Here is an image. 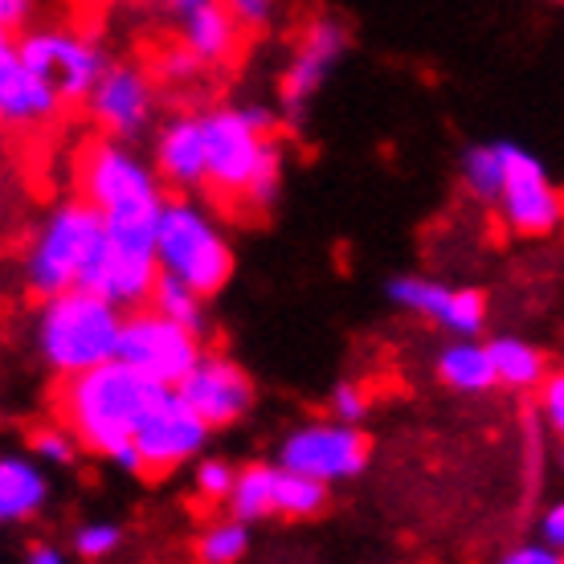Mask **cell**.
<instances>
[{"label":"cell","mask_w":564,"mask_h":564,"mask_svg":"<svg viewBox=\"0 0 564 564\" xmlns=\"http://www.w3.org/2000/svg\"><path fill=\"white\" fill-rule=\"evenodd\" d=\"M169 393L172 384L155 381V377L115 356V360H102L86 372L62 377L54 405L62 425H70L86 451L111 458L128 475H143L135 430Z\"/></svg>","instance_id":"1"},{"label":"cell","mask_w":564,"mask_h":564,"mask_svg":"<svg viewBox=\"0 0 564 564\" xmlns=\"http://www.w3.org/2000/svg\"><path fill=\"white\" fill-rule=\"evenodd\" d=\"M164 188L160 172L148 169L140 155H131L123 140L86 143L78 152V197H86L107 221V234L123 241L155 246L160 213H164Z\"/></svg>","instance_id":"2"},{"label":"cell","mask_w":564,"mask_h":564,"mask_svg":"<svg viewBox=\"0 0 564 564\" xmlns=\"http://www.w3.org/2000/svg\"><path fill=\"white\" fill-rule=\"evenodd\" d=\"M123 324L128 315L119 303L102 299L90 286H70L62 295L42 299L33 319V344L50 372L74 377L119 356Z\"/></svg>","instance_id":"3"},{"label":"cell","mask_w":564,"mask_h":564,"mask_svg":"<svg viewBox=\"0 0 564 564\" xmlns=\"http://www.w3.org/2000/svg\"><path fill=\"white\" fill-rule=\"evenodd\" d=\"M209 140V188L241 200L246 209H270L282 193V155L270 131L250 123L246 111L221 107L200 115Z\"/></svg>","instance_id":"4"},{"label":"cell","mask_w":564,"mask_h":564,"mask_svg":"<svg viewBox=\"0 0 564 564\" xmlns=\"http://www.w3.org/2000/svg\"><path fill=\"white\" fill-rule=\"evenodd\" d=\"M102 238H107V221L86 197L54 205V213L29 241L25 267H21L25 291L42 303V299L62 295L70 286H83V274L99 254Z\"/></svg>","instance_id":"5"},{"label":"cell","mask_w":564,"mask_h":564,"mask_svg":"<svg viewBox=\"0 0 564 564\" xmlns=\"http://www.w3.org/2000/svg\"><path fill=\"white\" fill-rule=\"evenodd\" d=\"M155 258L160 270L193 282L200 295H217L234 274V250L226 234L213 226V217L200 205L184 197L164 200L155 229Z\"/></svg>","instance_id":"6"},{"label":"cell","mask_w":564,"mask_h":564,"mask_svg":"<svg viewBox=\"0 0 564 564\" xmlns=\"http://www.w3.org/2000/svg\"><path fill=\"white\" fill-rule=\"evenodd\" d=\"M200 332L176 324L160 311H131L123 324V339H119V360L135 365L140 372L155 377L164 384H176L193 372V365L200 360Z\"/></svg>","instance_id":"7"},{"label":"cell","mask_w":564,"mask_h":564,"mask_svg":"<svg viewBox=\"0 0 564 564\" xmlns=\"http://www.w3.org/2000/svg\"><path fill=\"white\" fill-rule=\"evenodd\" d=\"M17 50L33 70H42L62 90L66 102H86L107 74L102 45L83 37V33H70V29H29V33H21Z\"/></svg>","instance_id":"8"},{"label":"cell","mask_w":564,"mask_h":564,"mask_svg":"<svg viewBox=\"0 0 564 564\" xmlns=\"http://www.w3.org/2000/svg\"><path fill=\"white\" fill-rule=\"evenodd\" d=\"M279 463L286 470L311 475L319 482H344L356 479L368 463V437L356 430V422H311L295 434L282 437Z\"/></svg>","instance_id":"9"},{"label":"cell","mask_w":564,"mask_h":564,"mask_svg":"<svg viewBox=\"0 0 564 564\" xmlns=\"http://www.w3.org/2000/svg\"><path fill=\"white\" fill-rule=\"evenodd\" d=\"M495 205H499V217L508 221V229L523 238H544L564 217V197L549 181L544 164L516 143H508V181H503V193Z\"/></svg>","instance_id":"10"},{"label":"cell","mask_w":564,"mask_h":564,"mask_svg":"<svg viewBox=\"0 0 564 564\" xmlns=\"http://www.w3.org/2000/svg\"><path fill=\"white\" fill-rule=\"evenodd\" d=\"M209 430L213 425L172 389L135 430V451H140L143 475H164V470H176L181 463H188L209 442Z\"/></svg>","instance_id":"11"},{"label":"cell","mask_w":564,"mask_h":564,"mask_svg":"<svg viewBox=\"0 0 564 564\" xmlns=\"http://www.w3.org/2000/svg\"><path fill=\"white\" fill-rule=\"evenodd\" d=\"M344 50H348V29L339 25V21L324 17V21L307 25L295 57H291V62H286V70H282V86H279L282 111H286L291 123H299V119L307 115L311 99L324 90V83L339 66Z\"/></svg>","instance_id":"12"},{"label":"cell","mask_w":564,"mask_h":564,"mask_svg":"<svg viewBox=\"0 0 564 564\" xmlns=\"http://www.w3.org/2000/svg\"><path fill=\"white\" fill-rule=\"evenodd\" d=\"M160 279V258H155V246H140V241H119V238H102L95 262L86 267L83 286L99 291L102 299L119 303L123 311H135L152 299V286Z\"/></svg>","instance_id":"13"},{"label":"cell","mask_w":564,"mask_h":564,"mask_svg":"<svg viewBox=\"0 0 564 564\" xmlns=\"http://www.w3.org/2000/svg\"><path fill=\"white\" fill-rule=\"evenodd\" d=\"M389 299L410 315H422L434 327L451 332V336H479L487 324V299L466 286H446L434 279H417V274H401L389 282Z\"/></svg>","instance_id":"14"},{"label":"cell","mask_w":564,"mask_h":564,"mask_svg":"<svg viewBox=\"0 0 564 564\" xmlns=\"http://www.w3.org/2000/svg\"><path fill=\"white\" fill-rule=\"evenodd\" d=\"M152 78L140 66H107V74L99 78V86L90 90L86 111L95 119V128L111 140H135L152 123Z\"/></svg>","instance_id":"15"},{"label":"cell","mask_w":564,"mask_h":564,"mask_svg":"<svg viewBox=\"0 0 564 564\" xmlns=\"http://www.w3.org/2000/svg\"><path fill=\"white\" fill-rule=\"evenodd\" d=\"M176 393L213 430L234 425L241 413H250V405H254V384H250V377L234 360H226V356H200L197 365H193V372L176 384Z\"/></svg>","instance_id":"16"},{"label":"cell","mask_w":564,"mask_h":564,"mask_svg":"<svg viewBox=\"0 0 564 564\" xmlns=\"http://www.w3.org/2000/svg\"><path fill=\"white\" fill-rule=\"evenodd\" d=\"M66 99L42 70H33L17 42L0 45V115L9 128H45L62 115Z\"/></svg>","instance_id":"17"},{"label":"cell","mask_w":564,"mask_h":564,"mask_svg":"<svg viewBox=\"0 0 564 564\" xmlns=\"http://www.w3.org/2000/svg\"><path fill=\"white\" fill-rule=\"evenodd\" d=\"M155 172L160 181L176 188V193H193L209 184V140H205V119L197 115H181L169 119L155 131Z\"/></svg>","instance_id":"18"},{"label":"cell","mask_w":564,"mask_h":564,"mask_svg":"<svg viewBox=\"0 0 564 564\" xmlns=\"http://www.w3.org/2000/svg\"><path fill=\"white\" fill-rule=\"evenodd\" d=\"M246 29L234 21L221 0H209V4H200L193 13L181 17V42L193 50V54L205 62V66H221L229 57L238 54V42Z\"/></svg>","instance_id":"19"},{"label":"cell","mask_w":564,"mask_h":564,"mask_svg":"<svg viewBox=\"0 0 564 564\" xmlns=\"http://www.w3.org/2000/svg\"><path fill=\"white\" fill-rule=\"evenodd\" d=\"M437 381L454 389V393H487L499 384L495 377L491 348L479 344L475 336H458L451 348H442L437 356Z\"/></svg>","instance_id":"20"},{"label":"cell","mask_w":564,"mask_h":564,"mask_svg":"<svg viewBox=\"0 0 564 564\" xmlns=\"http://www.w3.org/2000/svg\"><path fill=\"white\" fill-rule=\"evenodd\" d=\"M45 495H50V482L29 458L9 454L0 463V520L4 523L33 520L45 508Z\"/></svg>","instance_id":"21"},{"label":"cell","mask_w":564,"mask_h":564,"mask_svg":"<svg viewBox=\"0 0 564 564\" xmlns=\"http://www.w3.org/2000/svg\"><path fill=\"white\" fill-rule=\"evenodd\" d=\"M279 475L282 466H262V463L238 470V482L229 491V511L246 523L279 516Z\"/></svg>","instance_id":"22"},{"label":"cell","mask_w":564,"mask_h":564,"mask_svg":"<svg viewBox=\"0 0 564 564\" xmlns=\"http://www.w3.org/2000/svg\"><path fill=\"white\" fill-rule=\"evenodd\" d=\"M491 348V360H495V377L503 389H540L544 384V356L540 348H532L528 339H516V336H499L487 344Z\"/></svg>","instance_id":"23"},{"label":"cell","mask_w":564,"mask_h":564,"mask_svg":"<svg viewBox=\"0 0 564 564\" xmlns=\"http://www.w3.org/2000/svg\"><path fill=\"white\" fill-rule=\"evenodd\" d=\"M205 299L193 282L176 279L169 270H160V279L152 286V299H148V307L160 311V315H169L176 324L193 327V332H205Z\"/></svg>","instance_id":"24"},{"label":"cell","mask_w":564,"mask_h":564,"mask_svg":"<svg viewBox=\"0 0 564 564\" xmlns=\"http://www.w3.org/2000/svg\"><path fill=\"white\" fill-rule=\"evenodd\" d=\"M508 181V143H475L463 155V184L479 200H499Z\"/></svg>","instance_id":"25"},{"label":"cell","mask_w":564,"mask_h":564,"mask_svg":"<svg viewBox=\"0 0 564 564\" xmlns=\"http://www.w3.org/2000/svg\"><path fill=\"white\" fill-rule=\"evenodd\" d=\"M324 503H327V482H319V479H311V475H299V470H286V466H282V475H279V516H291V520H311V516H319V511H324Z\"/></svg>","instance_id":"26"},{"label":"cell","mask_w":564,"mask_h":564,"mask_svg":"<svg viewBox=\"0 0 564 564\" xmlns=\"http://www.w3.org/2000/svg\"><path fill=\"white\" fill-rule=\"evenodd\" d=\"M246 549H250V532H246V520H238V516L217 520L197 540V556L205 564H234L246 556Z\"/></svg>","instance_id":"27"},{"label":"cell","mask_w":564,"mask_h":564,"mask_svg":"<svg viewBox=\"0 0 564 564\" xmlns=\"http://www.w3.org/2000/svg\"><path fill=\"white\" fill-rule=\"evenodd\" d=\"M29 446H33V454L42 458L45 466H70L74 463V454H78V434H74L70 425H62V430H37V434L29 437Z\"/></svg>","instance_id":"28"},{"label":"cell","mask_w":564,"mask_h":564,"mask_svg":"<svg viewBox=\"0 0 564 564\" xmlns=\"http://www.w3.org/2000/svg\"><path fill=\"white\" fill-rule=\"evenodd\" d=\"M119 540H123V532H119L115 523L90 520L74 532V552H78L83 561H102V556H111V552L119 549Z\"/></svg>","instance_id":"29"},{"label":"cell","mask_w":564,"mask_h":564,"mask_svg":"<svg viewBox=\"0 0 564 564\" xmlns=\"http://www.w3.org/2000/svg\"><path fill=\"white\" fill-rule=\"evenodd\" d=\"M234 482H238V470L226 463V458H205V463L197 466V475H193V487H197L200 499H229V491H234Z\"/></svg>","instance_id":"30"},{"label":"cell","mask_w":564,"mask_h":564,"mask_svg":"<svg viewBox=\"0 0 564 564\" xmlns=\"http://www.w3.org/2000/svg\"><path fill=\"white\" fill-rule=\"evenodd\" d=\"M200 70H205V62H200L184 42L155 57V78H160V83H193Z\"/></svg>","instance_id":"31"},{"label":"cell","mask_w":564,"mask_h":564,"mask_svg":"<svg viewBox=\"0 0 564 564\" xmlns=\"http://www.w3.org/2000/svg\"><path fill=\"white\" fill-rule=\"evenodd\" d=\"M536 405H540V417H544V425H549L552 434L564 442V372H552V377H544Z\"/></svg>","instance_id":"32"},{"label":"cell","mask_w":564,"mask_h":564,"mask_svg":"<svg viewBox=\"0 0 564 564\" xmlns=\"http://www.w3.org/2000/svg\"><path fill=\"white\" fill-rule=\"evenodd\" d=\"M368 413V393L356 381H339L332 389V417L339 422H360Z\"/></svg>","instance_id":"33"},{"label":"cell","mask_w":564,"mask_h":564,"mask_svg":"<svg viewBox=\"0 0 564 564\" xmlns=\"http://www.w3.org/2000/svg\"><path fill=\"white\" fill-rule=\"evenodd\" d=\"M234 21L241 29H267L274 21V9H279V0H221Z\"/></svg>","instance_id":"34"},{"label":"cell","mask_w":564,"mask_h":564,"mask_svg":"<svg viewBox=\"0 0 564 564\" xmlns=\"http://www.w3.org/2000/svg\"><path fill=\"white\" fill-rule=\"evenodd\" d=\"M508 564H561L564 556L552 544H544V540H536V544H520V549H511L508 556H503Z\"/></svg>","instance_id":"35"},{"label":"cell","mask_w":564,"mask_h":564,"mask_svg":"<svg viewBox=\"0 0 564 564\" xmlns=\"http://www.w3.org/2000/svg\"><path fill=\"white\" fill-rule=\"evenodd\" d=\"M540 540L552 544V549L564 556V503H556V508L544 511V520H540Z\"/></svg>","instance_id":"36"},{"label":"cell","mask_w":564,"mask_h":564,"mask_svg":"<svg viewBox=\"0 0 564 564\" xmlns=\"http://www.w3.org/2000/svg\"><path fill=\"white\" fill-rule=\"evenodd\" d=\"M29 13H33V0H0V25H4V33L25 25Z\"/></svg>","instance_id":"37"},{"label":"cell","mask_w":564,"mask_h":564,"mask_svg":"<svg viewBox=\"0 0 564 564\" xmlns=\"http://www.w3.org/2000/svg\"><path fill=\"white\" fill-rule=\"evenodd\" d=\"M25 561H29V564H62V552H57V549H45V544H37V549H29V552H25Z\"/></svg>","instance_id":"38"},{"label":"cell","mask_w":564,"mask_h":564,"mask_svg":"<svg viewBox=\"0 0 564 564\" xmlns=\"http://www.w3.org/2000/svg\"><path fill=\"white\" fill-rule=\"evenodd\" d=\"M200 4H209V0H169V9L176 13V21H181L184 13H193V9H200Z\"/></svg>","instance_id":"39"},{"label":"cell","mask_w":564,"mask_h":564,"mask_svg":"<svg viewBox=\"0 0 564 564\" xmlns=\"http://www.w3.org/2000/svg\"><path fill=\"white\" fill-rule=\"evenodd\" d=\"M561 466H564V446H561Z\"/></svg>","instance_id":"40"},{"label":"cell","mask_w":564,"mask_h":564,"mask_svg":"<svg viewBox=\"0 0 564 564\" xmlns=\"http://www.w3.org/2000/svg\"><path fill=\"white\" fill-rule=\"evenodd\" d=\"M561 4H564V0H561Z\"/></svg>","instance_id":"41"}]
</instances>
